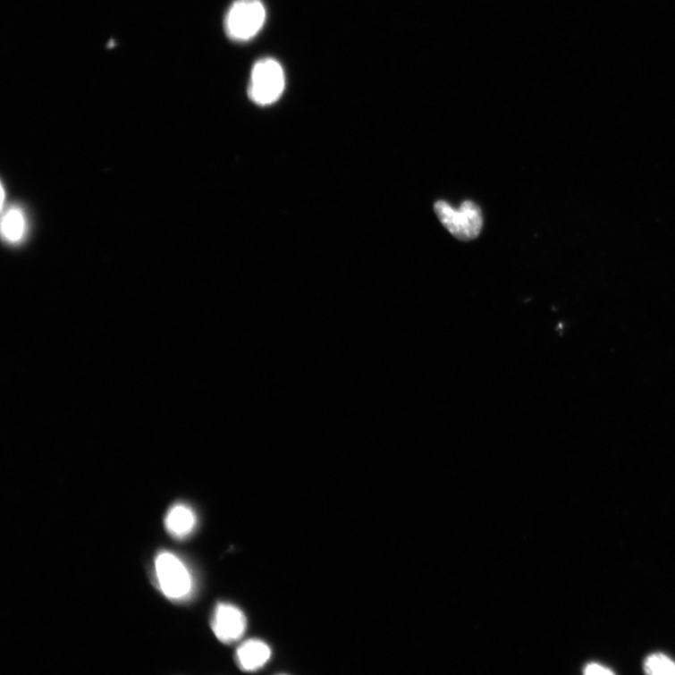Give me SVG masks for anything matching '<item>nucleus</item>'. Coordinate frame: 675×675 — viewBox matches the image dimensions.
Segmentation results:
<instances>
[{"mask_svg": "<svg viewBox=\"0 0 675 675\" xmlns=\"http://www.w3.org/2000/svg\"><path fill=\"white\" fill-rule=\"evenodd\" d=\"M272 650L260 640H249L237 651V660L242 670L254 671L262 668L270 659Z\"/></svg>", "mask_w": 675, "mask_h": 675, "instance_id": "obj_6", "label": "nucleus"}, {"mask_svg": "<svg viewBox=\"0 0 675 675\" xmlns=\"http://www.w3.org/2000/svg\"><path fill=\"white\" fill-rule=\"evenodd\" d=\"M246 626L244 613L236 606L226 603L217 606L211 623L216 637L224 644L240 640L245 632Z\"/></svg>", "mask_w": 675, "mask_h": 675, "instance_id": "obj_5", "label": "nucleus"}, {"mask_svg": "<svg viewBox=\"0 0 675 675\" xmlns=\"http://www.w3.org/2000/svg\"><path fill=\"white\" fill-rule=\"evenodd\" d=\"M197 518L194 511L185 505L173 506L165 517L166 530L177 538H183L194 531Z\"/></svg>", "mask_w": 675, "mask_h": 675, "instance_id": "obj_7", "label": "nucleus"}, {"mask_svg": "<svg viewBox=\"0 0 675 675\" xmlns=\"http://www.w3.org/2000/svg\"><path fill=\"white\" fill-rule=\"evenodd\" d=\"M156 569L160 587L169 599L181 600L189 595L191 577L179 557L164 552L156 558Z\"/></svg>", "mask_w": 675, "mask_h": 675, "instance_id": "obj_4", "label": "nucleus"}, {"mask_svg": "<svg viewBox=\"0 0 675 675\" xmlns=\"http://www.w3.org/2000/svg\"><path fill=\"white\" fill-rule=\"evenodd\" d=\"M266 18L261 0H236L225 14V33L235 42L252 40L262 30Z\"/></svg>", "mask_w": 675, "mask_h": 675, "instance_id": "obj_1", "label": "nucleus"}, {"mask_svg": "<svg viewBox=\"0 0 675 675\" xmlns=\"http://www.w3.org/2000/svg\"><path fill=\"white\" fill-rule=\"evenodd\" d=\"M285 88V74L279 62L272 57L258 61L250 72L248 94L258 105L276 103Z\"/></svg>", "mask_w": 675, "mask_h": 675, "instance_id": "obj_2", "label": "nucleus"}, {"mask_svg": "<svg viewBox=\"0 0 675 675\" xmlns=\"http://www.w3.org/2000/svg\"><path fill=\"white\" fill-rule=\"evenodd\" d=\"M26 219L21 209L12 207L2 221V232L4 239L12 243L21 241L26 233Z\"/></svg>", "mask_w": 675, "mask_h": 675, "instance_id": "obj_8", "label": "nucleus"}, {"mask_svg": "<svg viewBox=\"0 0 675 675\" xmlns=\"http://www.w3.org/2000/svg\"><path fill=\"white\" fill-rule=\"evenodd\" d=\"M585 673L588 675L613 674V672L611 670L596 663H591L587 665L585 669Z\"/></svg>", "mask_w": 675, "mask_h": 675, "instance_id": "obj_10", "label": "nucleus"}, {"mask_svg": "<svg viewBox=\"0 0 675 675\" xmlns=\"http://www.w3.org/2000/svg\"><path fill=\"white\" fill-rule=\"evenodd\" d=\"M435 211L442 224L461 241L476 239L484 225L481 210L472 201H465L459 208L446 201H437Z\"/></svg>", "mask_w": 675, "mask_h": 675, "instance_id": "obj_3", "label": "nucleus"}, {"mask_svg": "<svg viewBox=\"0 0 675 675\" xmlns=\"http://www.w3.org/2000/svg\"><path fill=\"white\" fill-rule=\"evenodd\" d=\"M645 671L654 675H675V663L662 654H654L647 658Z\"/></svg>", "mask_w": 675, "mask_h": 675, "instance_id": "obj_9", "label": "nucleus"}]
</instances>
